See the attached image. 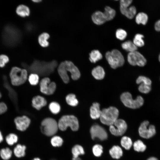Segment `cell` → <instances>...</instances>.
I'll use <instances>...</instances> for the list:
<instances>
[{"label": "cell", "mask_w": 160, "mask_h": 160, "mask_svg": "<svg viewBox=\"0 0 160 160\" xmlns=\"http://www.w3.org/2000/svg\"><path fill=\"white\" fill-rule=\"evenodd\" d=\"M2 38L4 43L7 46H14L17 44L21 38V34L17 28L11 25L5 27Z\"/></svg>", "instance_id": "cell-1"}, {"label": "cell", "mask_w": 160, "mask_h": 160, "mask_svg": "<svg viewBox=\"0 0 160 160\" xmlns=\"http://www.w3.org/2000/svg\"><path fill=\"white\" fill-rule=\"evenodd\" d=\"M22 65L30 71H40L41 70V71L50 72L53 71L57 65V63L55 61L46 62L36 60L30 66L24 63Z\"/></svg>", "instance_id": "cell-2"}, {"label": "cell", "mask_w": 160, "mask_h": 160, "mask_svg": "<svg viewBox=\"0 0 160 160\" xmlns=\"http://www.w3.org/2000/svg\"><path fill=\"white\" fill-rule=\"evenodd\" d=\"M119 114V110L115 107L111 106L104 108L101 111L100 121L103 124L110 126L113 125L118 119Z\"/></svg>", "instance_id": "cell-3"}, {"label": "cell", "mask_w": 160, "mask_h": 160, "mask_svg": "<svg viewBox=\"0 0 160 160\" xmlns=\"http://www.w3.org/2000/svg\"><path fill=\"white\" fill-rule=\"evenodd\" d=\"M27 71L24 69L14 67L12 68L9 74L12 84L18 86L24 84L27 78Z\"/></svg>", "instance_id": "cell-4"}, {"label": "cell", "mask_w": 160, "mask_h": 160, "mask_svg": "<svg viewBox=\"0 0 160 160\" xmlns=\"http://www.w3.org/2000/svg\"><path fill=\"white\" fill-rule=\"evenodd\" d=\"M105 57L111 68L113 69L122 66L124 63L123 56L116 49L107 52L105 54Z\"/></svg>", "instance_id": "cell-5"}, {"label": "cell", "mask_w": 160, "mask_h": 160, "mask_svg": "<svg viewBox=\"0 0 160 160\" xmlns=\"http://www.w3.org/2000/svg\"><path fill=\"white\" fill-rule=\"evenodd\" d=\"M58 125V128L63 131L66 130L68 127H70L73 131L78 130L79 128L78 119L73 115L63 116L59 119Z\"/></svg>", "instance_id": "cell-6"}, {"label": "cell", "mask_w": 160, "mask_h": 160, "mask_svg": "<svg viewBox=\"0 0 160 160\" xmlns=\"http://www.w3.org/2000/svg\"><path fill=\"white\" fill-rule=\"evenodd\" d=\"M131 94L128 92L123 93L121 95V101L125 106L132 109L139 108L143 105L144 100L140 96H138L136 99H132Z\"/></svg>", "instance_id": "cell-7"}, {"label": "cell", "mask_w": 160, "mask_h": 160, "mask_svg": "<svg viewBox=\"0 0 160 160\" xmlns=\"http://www.w3.org/2000/svg\"><path fill=\"white\" fill-rule=\"evenodd\" d=\"M58 128V123L52 118H48L41 122V130L42 133L48 136L53 135L57 132Z\"/></svg>", "instance_id": "cell-8"}, {"label": "cell", "mask_w": 160, "mask_h": 160, "mask_svg": "<svg viewBox=\"0 0 160 160\" xmlns=\"http://www.w3.org/2000/svg\"><path fill=\"white\" fill-rule=\"evenodd\" d=\"M138 132L140 136L145 139H149L153 136L156 133L155 126L150 125L149 122L145 121L143 122L140 125Z\"/></svg>", "instance_id": "cell-9"}, {"label": "cell", "mask_w": 160, "mask_h": 160, "mask_svg": "<svg viewBox=\"0 0 160 160\" xmlns=\"http://www.w3.org/2000/svg\"><path fill=\"white\" fill-rule=\"evenodd\" d=\"M127 125L124 120L117 119L113 125L110 126L109 131L111 133L115 136L122 135L127 129Z\"/></svg>", "instance_id": "cell-10"}, {"label": "cell", "mask_w": 160, "mask_h": 160, "mask_svg": "<svg viewBox=\"0 0 160 160\" xmlns=\"http://www.w3.org/2000/svg\"><path fill=\"white\" fill-rule=\"evenodd\" d=\"M127 61L133 66L143 67L146 63V60L143 55L137 51L129 52L127 55Z\"/></svg>", "instance_id": "cell-11"}, {"label": "cell", "mask_w": 160, "mask_h": 160, "mask_svg": "<svg viewBox=\"0 0 160 160\" xmlns=\"http://www.w3.org/2000/svg\"><path fill=\"white\" fill-rule=\"evenodd\" d=\"M90 132L91 138L93 140L97 138L101 141H104L108 138V134L105 129L97 124H94L91 127Z\"/></svg>", "instance_id": "cell-12"}, {"label": "cell", "mask_w": 160, "mask_h": 160, "mask_svg": "<svg viewBox=\"0 0 160 160\" xmlns=\"http://www.w3.org/2000/svg\"><path fill=\"white\" fill-rule=\"evenodd\" d=\"M17 129L20 131H23L29 127L31 122L30 119L25 116H17L14 119Z\"/></svg>", "instance_id": "cell-13"}, {"label": "cell", "mask_w": 160, "mask_h": 160, "mask_svg": "<svg viewBox=\"0 0 160 160\" xmlns=\"http://www.w3.org/2000/svg\"><path fill=\"white\" fill-rule=\"evenodd\" d=\"M67 72H70L72 79L74 80L78 79L80 77V73L78 68L71 61H65Z\"/></svg>", "instance_id": "cell-14"}, {"label": "cell", "mask_w": 160, "mask_h": 160, "mask_svg": "<svg viewBox=\"0 0 160 160\" xmlns=\"http://www.w3.org/2000/svg\"><path fill=\"white\" fill-rule=\"evenodd\" d=\"M109 153L114 159H119L123 156V152L121 147L118 145H114L109 149Z\"/></svg>", "instance_id": "cell-15"}, {"label": "cell", "mask_w": 160, "mask_h": 160, "mask_svg": "<svg viewBox=\"0 0 160 160\" xmlns=\"http://www.w3.org/2000/svg\"><path fill=\"white\" fill-rule=\"evenodd\" d=\"M32 102L33 106L37 110H40L47 104L44 98L40 96L34 97L32 99Z\"/></svg>", "instance_id": "cell-16"}, {"label": "cell", "mask_w": 160, "mask_h": 160, "mask_svg": "<svg viewBox=\"0 0 160 160\" xmlns=\"http://www.w3.org/2000/svg\"><path fill=\"white\" fill-rule=\"evenodd\" d=\"M120 9L121 14L129 19L133 18L136 13V8L134 6L126 8L120 7Z\"/></svg>", "instance_id": "cell-17"}, {"label": "cell", "mask_w": 160, "mask_h": 160, "mask_svg": "<svg viewBox=\"0 0 160 160\" xmlns=\"http://www.w3.org/2000/svg\"><path fill=\"white\" fill-rule=\"evenodd\" d=\"M58 72L63 81L65 83H68L69 82V79L66 70L65 61L60 63L58 67Z\"/></svg>", "instance_id": "cell-18"}, {"label": "cell", "mask_w": 160, "mask_h": 160, "mask_svg": "<svg viewBox=\"0 0 160 160\" xmlns=\"http://www.w3.org/2000/svg\"><path fill=\"white\" fill-rule=\"evenodd\" d=\"M92 18L93 22L97 25H102L106 21L103 12L100 11L95 12L92 16Z\"/></svg>", "instance_id": "cell-19"}, {"label": "cell", "mask_w": 160, "mask_h": 160, "mask_svg": "<svg viewBox=\"0 0 160 160\" xmlns=\"http://www.w3.org/2000/svg\"><path fill=\"white\" fill-rule=\"evenodd\" d=\"M100 104L97 103H94L90 108V116L94 119L99 118L101 115V111L100 110Z\"/></svg>", "instance_id": "cell-20"}, {"label": "cell", "mask_w": 160, "mask_h": 160, "mask_svg": "<svg viewBox=\"0 0 160 160\" xmlns=\"http://www.w3.org/2000/svg\"><path fill=\"white\" fill-rule=\"evenodd\" d=\"M6 77L5 76L3 77L4 81V85L6 88L9 91V95L10 99L14 103L15 105L17 106V94L14 90L11 87L9 84L8 81L7 82Z\"/></svg>", "instance_id": "cell-21"}, {"label": "cell", "mask_w": 160, "mask_h": 160, "mask_svg": "<svg viewBox=\"0 0 160 160\" xmlns=\"http://www.w3.org/2000/svg\"><path fill=\"white\" fill-rule=\"evenodd\" d=\"M92 73L94 78L97 80L102 79L105 75V72L103 68L99 65L92 69Z\"/></svg>", "instance_id": "cell-22"}, {"label": "cell", "mask_w": 160, "mask_h": 160, "mask_svg": "<svg viewBox=\"0 0 160 160\" xmlns=\"http://www.w3.org/2000/svg\"><path fill=\"white\" fill-rule=\"evenodd\" d=\"M16 11L17 15L22 17L28 16L30 13L29 8L24 4L19 5L17 8Z\"/></svg>", "instance_id": "cell-23"}, {"label": "cell", "mask_w": 160, "mask_h": 160, "mask_svg": "<svg viewBox=\"0 0 160 160\" xmlns=\"http://www.w3.org/2000/svg\"><path fill=\"white\" fill-rule=\"evenodd\" d=\"M50 79L48 77L44 78L41 80L40 85V91L41 92L47 95L50 87Z\"/></svg>", "instance_id": "cell-24"}, {"label": "cell", "mask_w": 160, "mask_h": 160, "mask_svg": "<svg viewBox=\"0 0 160 160\" xmlns=\"http://www.w3.org/2000/svg\"><path fill=\"white\" fill-rule=\"evenodd\" d=\"M104 10V12L103 13L106 21L112 20L116 15L115 10L108 6H106L105 7Z\"/></svg>", "instance_id": "cell-25"}, {"label": "cell", "mask_w": 160, "mask_h": 160, "mask_svg": "<svg viewBox=\"0 0 160 160\" xmlns=\"http://www.w3.org/2000/svg\"><path fill=\"white\" fill-rule=\"evenodd\" d=\"M122 48L129 52L137 50V47L131 41H126L121 45Z\"/></svg>", "instance_id": "cell-26"}, {"label": "cell", "mask_w": 160, "mask_h": 160, "mask_svg": "<svg viewBox=\"0 0 160 160\" xmlns=\"http://www.w3.org/2000/svg\"><path fill=\"white\" fill-rule=\"evenodd\" d=\"M120 144L123 148L128 150L132 146L133 142L130 138L127 136H124L121 139Z\"/></svg>", "instance_id": "cell-27"}, {"label": "cell", "mask_w": 160, "mask_h": 160, "mask_svg": "<svg viewBox=\"0 0 160 160\" xmlns=\"http://www.w3.org/2000/svg\"><path fill=\"white\" fill-rule=\"evenodd\" d=\"M26 148V146L24 145L17 144L14 149V153L15 156L18 158L24 157L25 155Z\"/></svg>", "instance_id": "cell-28"}, {"label": "cell", "mask_w": 160, "mask_h": 160, "mask_svg": "<svg viewBox=\"0 0 160 160\" xmlns=\"http://www.w3.org/2000/svg\"><path fill=\"white\" fill-rule=\"evenodd\" d=\"M148 20V17L146 14L143 12H140L137 14L135 17V21L137 24H141L145 25Z\"/></svg>", "instance_id": "cell-29"}, {"label": "cell", "mask_w": 160, "mask_h": 160, "mask_svg": "<svg viewBox=\"0 0 160 160\" xmlns=\"http://www.w3.org/2000/svg\"><path fill=\"white\" fill-rule=\"evenodd\" d=\"M72 153L73 155V159H76L79 157L80 155H84L85 152L83 147L79 145H74L72 148Z\"/></svg>", "instance_id": "cell-30"}, {"label": "cell", "mask_w": 160, "mask_h": 160, "mask_svg": "<svg viewBox=\"0 0 160 160\" xmlns=\"http://www.w3.org/2000/svg\"><path fill=\"white\" fill-rule=\"evenodd\" d=\"M102 58V55L97 50H94L89 53V59L90 62L95 63Z\"/></svg>", "instance_id": "cell-31"}, {"label": "cell", "mask_w": 160, "mask_h": 160, "mask_svg": "<svg viewBox=\"0 0 160 160\" xmlns=\"http://www.w3.org/2000/svg\"><path fill=\"white\" fill-rule=\"evenodd\" d=\"M132 145L134 150L137 152H143L146 148V145L142 141L139 140L135 141Z\"/></svg>", "instance_id": "cell-32"}, {"label": "cell", "mask_w": 160, "mask_h": 160, "mask_svg": "<svg viewBox=\"0 0 160 160\" xmlns=\"http://www.w3.org/2000/svg\"><path fill=\"white\" fill-rule=\"evenodd\" d=\"M49 36L46 33H44L41 34L38 38L39 42L40 45L43 47H47L49 44L47 40L49 38Z\"/></svg>", "instance_id": "cell-33"}, {"label": "cell", "mask_w": 160, "mask_h": 160, "mask_svg": "<svg viewBox=\"0 0 160 160\" xmlns=\"http://www.w3.org/2000/svg\"><path fill=\"white\" fill-rule=\"evenodd\" d=\"M12 152L9 148L1 149L0 151V155L4 160H8L12 156Z\"/></svg>", "instance_id": "cell-34"}, {"label": "cell", "mask_w": 160, "mask_h": 160, "mask_svg": "<svg viewBox=\"0 0 160 160\" xmlns=\"http://www.w3.org/2000/svg\"><path fill=\"white\" fill-rule=\"evenodd\" d=\"M144 36L140 34H137L134 37L133 43L137 47H141L144 45V42L143 39Z\"/></svg>", "instance_id": "cell-35"}, {"label": "cell", "mask_w": 160, "mask_h": 160, "mask_svg": "<svg viewBox=\"0 0 160 160\" xmlns=\"http://www.w3.org/2000/svg\"><path fill=\"white\" fill-rule=\"evenodd\" d=\"M92 152L95 156L100 157L103 152V146L100 144H95L92 147Z\"/></svg>", "instance_id": "cell-36"}, {"label": "cell", "mask_w": 160, "mask_h": 160, "mask_svg": "<svg viewBox=\"0 0 160 160\" xmlns=\"http://www.w3.org/2000/svg\"><path fill=\"white\" fill-rule=\"evenodd\" d=\"M66 100L67 103L71 106H76L78 103L75 95L73 94H70L67 95L66 97Z\"/></svg>", "instance_id": "cell-37"}, {"label": "cell", "mask_w": 160, "mask_h": 160, "mask_svg": "<svg viewBox=\"0 0 160 160\" xmlns=\"http://www.w3.org/2000/svg\"><path fill=\"white\" fill-rule=\"evenodd\" d=\"M18 139L17 136L14 133L9 134L6 137V142L10 145H12L14 144L17 143Z\"/></svg>", "instance_id": "cell-38"}, {"label": "cell", "mask_w": 160, "mask_h": 160, "mask_svg": "<svg viewBox=\"0 0 160 160\" xmlns=\"http://www.w3.org/2000/svg\"><path fill=\"white\" fill-rule=\"evenodd\" d=\"M63 140L60 136H55L53 137L51 140L52 145L54 147H59L63 143Z\"/></svg>", "instance_id": "cell-39"}, {"label": "cell", "mask_w": 160, "mask_h": 160, "mask_svg": "<svg viewBox=\"0 0 160 160\" xmlns=\"http://www.w3.org/2000/svg\"><path fill=\"white\" fill-rule=\"evenodd\" d=\"M49 108L52 113L54 114H57L60 112V107L58 103L52 102L50 104Z\"/></svg>", "instance_id": "cell-40"}, {"label": "cell", "mask_w": 160, "mask_h": 160, "mask_svg": "<svg viewBox=\"0 0 160 160\" xmlns=\"http://www.w3.org/2000/svg\"><path fill=\"white\" fill-rule=\"evenodd\" d=\"M138 87L139 91L141 93L147 94L149 93L151 89V85L143 83L140 84Z\"/></svg>", "instance_id": "cell-41"}, {"label": "cell", "mask_w": 160, "mask_h": 160, "mask_svg": "<svg viewBox=\"0 0 160 160\" xmlns=\"http://www.w3.org/2000/svg\"><path fill=\"white\" fill-rule=\"evenodd\" d=\"M127 34L126 31L122 29H117L116 33V37L121 40H124L127 36Z\"/></svg>", "instance_id": "cell-42"}, {"label": "cell", "mask_w": 160, "mask_h": 160, "mask_svg": "<svg viewBox=\"0 0 160 160\" xmlns=\"http://www.w3.org/2000/svg\"><path fill=\"white\" fill-rule=\"evenodd\" d=\"M136 82L137 84L141 83L151 85L152 83L151 80L148 78L143 76H140L137 79Z\"/></svg>", "instance_id": "cell-43"}, {"label": "cell", "mask_w": 160, "mask_h": 160, "mask_svg": "<svg viewBox=\"0 0 160 160\" xmlns=\"http://www.w3.org/2000/svg\"><path fill=\"white\" fill-rule=\"evenodd\" d=\"M28 80L31 85H36L38 83L39 77L38 75L36 73L31 74L29 76Z\"/></svg>", "instance_id": "cell-44"}, {"label": "cell", "mask_w": 160, "mask_h": 160, "mask_svg": "<svg viewBox=\"0 0 160 160\" xmlns=\"http://www.w3.org/2000/svg\"><path fill=\"white\" fill-rule=\"evenodd\" d=\"M9 60V57L7 55H0V67L2 68L4 67Z\"/></svg>", "instance_id": "cell-45"}, {"label": "cell", "mask_w": 160, "mask_h": 160, "mask_svg": "<svg viewBox=\"0 0 160 160\" xmlns=\"http://www.w3.org/2000/svg\"><path fill=\"white\" fill-rule=\"evenodd\" d=\"M132 0H120V7L126 8L130 6Z\"/></svg>", "instance_id": "cell-46"}, {"label": "cell", "mask_w": 160, "mask_h": 160, "mask_svg": "<svg viewBox=\"0 0 160 160\" xmlns=\"http://www.w3.org/2000/svg\"><path fill=\"white\" fill-rule=\"evenodd\" d=\"M1 95L0 92V99L1 97ZM7 108L6 105L3 102L0 103V114H3L7 111Z\"/></svg>", "instance_id": "cell-47"}, {"label": "cell", "mask_w": 160, "mask_h": 160, "mask_svg": "<svg viewBox=\"0 0 160 160\" xmlns=\"http://www.w3.org/2000/svg\"><path fill=\"white\" fill-rule=\"evenodd\" d=\"M154 28L156 31H160V19L156 22L155 24Z\"/></svg>", "instance_id": "cell-48"}, {"label": "cell", "mask_w": 160, "mask_h": 160, "mask_svg": "<svg viewBox=\"0 0 160 160\" xmlns=\"http://www.w3.org/2000/svg\"><path fill=\"white\" fill-rule=\"evenodd\" d=\"M3 137L1 134V132L0 131V143L3 141Z\"/></svg>", "instance_id": "cell-49"}, {"label": "cell", "mask_w": 160, "mask_h": 160, "mask_svg": "<svg viewBox=\"0 0 160 160\" xmlns=\"http://www.w3.org/2000/svg\"><path fill=\"white\" fill-rule=\"evenodd\" d=\"M147 160H158V159L155 157H151L149 158Z\"/></svg>", "instance_id": "cell-50"}, {"label": "cell", "mask_w": 160, "mask_h": 160, "mask_svg": "<svg viewBox=\"0 0 160 160\" xmlns=\"http://www.w3.org/2000/svg\"><path fill=\"white\" fill-rule=\"evenodd\" d=\"M33 2L36 3H39L42 0H31Z\"/></svg>", "instance_id": "cell-51"}, {"label": "cell", "mask_w": 160, "mask_h": 160, "mask_svg": "<svg viewBox=\"0 0 160 160\" xmlns=\"http://www.w3.org/2000/svg\"><path fill=\"white\" fill-rule=\"evenodd\" d=\"M72 160H81V159L79 158L78 157L76 159H72Z\"/></svg>", "instance_id": "cell-52"}, {"label": "cell", "mask_w": 160, "mask_h": 160, "mask_svg": "<svg viewBox=\"0 0 160 160\" xmlns=\"http://www.w3.org/2000/svg\"><path fill=\"white\" fill-rule=\"evenodd\" d=\"M32 160H41L39 158H35Z\"/></svg>", "instance_id": "cell-53"}, {"label": "cell", "mask_w": 160, "mask_h": 160, "mask_svg": "<svg viewBox=\"0 0 160 160\" xmlns=\"http://www.w3.org/2000/svg\"><path fill=\"white\" fill-rule=\"evenodd\" d=\"M159 62H160V53L159 55Z\"/></svg>", "instance_id": "cell-54"}, {"label": "cell", "mask_w": 160, "mask_h": 160, "mask_svg": "<svg viewBox=\"0 0 160 160\" xmlns=\"http://www.w3.org/2000/svg\"></svg>", "instance_id": "cell-55"}]
</instances>
